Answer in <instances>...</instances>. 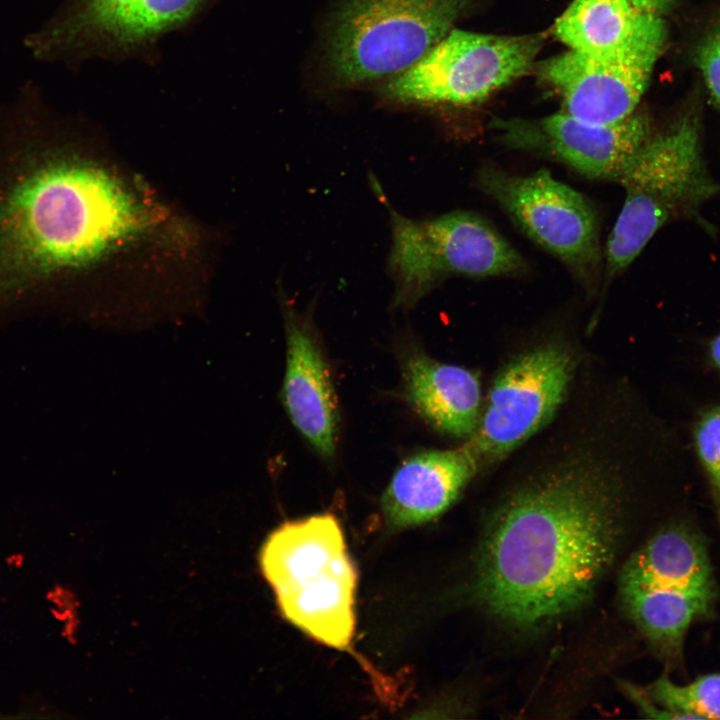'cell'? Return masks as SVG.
Here are the masks:
<instances>
[{
    "instance_id": "6da1fadb",
    "label": "cell",
    "mask_w": 720,
    "mask_h": 720,
    "mask_svg": "<svg viewBox=\"0 0 720 720\" xmlns=\"http://www.w3.org/2000/svg\"><path fill=\"white\" fill-rule=\"evenodd\" d=\"M581 447L538 471L498 510L477 559L475 593L494 615L536 625L587 599L614 554L624 466Z\"/></svg>"
},
{
    "instance_id": "7a4b0ae2",
    "label": "cell",
    "mask_w": 720,
    "mask_h": 720,
    "mask_svg": "<svg viewBox=\"0 0 720 720\" xmlns=\"http://www.w3.org/2000/svg\"><path fill=\"white\" fill-rule=\"evenodd\" d=\"M259 563L287 621L329 647L350 646L357 575L335 516L283 523L265 540Z\"/></svg>"
},
{
    "instance_id": "3957f363",
    "label": "cell",
    "mask_w": 720,
    "mask_h": 720,
    "mask_svg": "<svg viewBox=\"0 0 720 720\" xmlns=\"http://www.w3.org/2000/svg\"><path fill=\"white\" fill-rule=\"evenodd\" d=\"M618 181L625 199L605 248L606 282L625 270L664 224L696 218L720 192L704 159L698 114L686 111L652 133Z\"/></svg>"
},
{
    "instance_id": "277c9868",
    "label": "cell",
    "mask_w": 720,
    "mask_h": 720,
    "mask_svg": "<svg viewBox=\"0 0 720 720\" xmlns=\"http://www.w3.org/2000/svg\"><path fill=\"white\" fill-rule=\"evenodd\" d=\"M470 0H338L324 36V64L338 85L396 75L442 40Z\"/></svg>"
},
{
    "instance_id": "5b68a950",
    "label": "cell",
    "mask_w": 720,
    "mask_h": 720,
    "mask_svg": "<svg viewBox=\"0 0 720 720\" xmlns=\"http://www.w3.org/2000/svg\"><path fill=\"white\" fill-rule=\"evenodd\" d=\"M390 218L389 271L395 284V306L414 305L447 275H513L526 267L522 256L494 227L472 212L414 220L390 210Z\"/></svg>"
},
{
    "instance_id": "8992f818",
    "label": "cell",
    "mask_w": 720,
    "mask_h": 720,
    "mask_svg": "<svg viewBox=\"0 0 720 720\" xmlns=\"http://www.w3.org/2000/svg\"><path fill=\"white\" fill-rule=\"evenodd\" d=\"M541 35L499 36L451 29L418 61L382 89L386 99L406 105H468L526 73L542 44Z\"/></svg>"
},
{
    "instance_id": "52a82bcc",
    "label": "cell",
    "mask_w": 720,
    "mask_h": 720,
    "mask_svg": "<svg viewBox=\"0 0 720 720\" xmlns=\"http://www.w3.org/2000/svg\"><path fill=\"white\" fill-rule=\"evenodd\" d=\"M207 0H67L25 45L41 61L74 65L93 55L149 47L191 20Z\"/></svg>"
},
{
    "instance_id": "ba28073f",
    "label": "cell",
    "mask_w": 720,
    "mask_h": 720,
    "mask_svg": "<svg viewBox=\"0 0 720 720\" xmlns=\"http://www.w3.org/2000/svg\"><path fill=\"white\" fill-rule=\"evenodd\" d=\"M478 184L523 233L561 260L585 286L596 283L602 264L599 226L581 193L545 169L521 176L486 165L479 171Z\"/></svg>"
},
{
    "instance_id": "9c48e42d",
    "label": "cell",
    "mask_w": 720,
    "mask_h": 720,
    "mask_svg": "<svg viewBox=\"0 0 720 720\" xmlns=\"http://www.w3.org/2000/svg\"><path fill=\"white\" fill-rule=\"evenodd\" d=\"M573 358L557 343L540 345L497 375L474 433L475 453L499 458L538 431L563 401Z\"/></svg>"
},
{
    "instance_id": "30bf717a",
    "label": "cell",
    "mask_w": 720,
    "mask_h": 720,
    "mask_svg": "<svg viewBox=\"0 0 720 720\" xmlns=\"http://www.w3.org/2000/svg\"><path fill=\"white\" fill-rule=\"evenodd\" d=\"M667 39V27L616 54L569 51L545 61L540 74L562 96L564 113L596 124L633 115Z\"/></svg>"
},
{
    "instance_id": "8fae6325",
    "label": "cell",
    "mask_w": 720,
    "mask_h": 720,
    "mask_svg": "<svg viewBox=\"0 0 720 720\" xmlns=\"http://www.w3.org/2000/svg\"><path fill=\"white\" fill-rule=\"evenodd\" d=\"M497 127L513 148L549 156L591 178L617 181L652 135L649 120L640 114L615 124H596L562 112Z\"/></svg>"
},
{
    "instance_id": "7c38bea8",
    "label": "cell",
    "mask_w": 720,
    "mask_h": 720,
    "mask_svg": "<svg viewBox=\"0 0 720 720\" xmlns=\"http://www.w3.org/2000/svg\"><path fill=\"white\" fill-rule=\"evenodd\" d=\"M286 367L281 398L302 436L322 457H334L339 414L328 365L307 321L285 311Z\"/></svg>"
},
{
    "instance_id": "4fadbf2b",
    "label": "cell",
    "mask_w": 720,
    "mask_h": 720,
    "mask_svg": "<svg viewBox=\"0 0 720 720\" xmlns=\"http://www.w3.org/2000/svg\"><path fill=\"white\" fill-rule=\"evenodd\" d=\"M477 470L472 448L428 450L404 460L381 499L392 529L421 525L445 512Z\"/></svg>"
},
{
    "instance_id": "5bb4252c",
    "label": "cell",
    "mask_w": 720,
    "mask_h": 720,
    "mask_svg": "<svg viewBox=\"0 0 720 720\" xmlns=\"http://www.w3.org/2000/svg\"><path fill=\"white\" fill-rule=\"evenodd\" d=\"M674 0H574L554 24L572 50L616 54L666 25Z\"/></svg>"
},
{
    "instance_id": "9a60e30c",
    "label": "cell",
    "mask_w": 720,
    "mask_h": 720,
    "mask_svg": "<svg viewBox=\"0 0 720 720\" xmlns=\"http://www.w3.org/2000/svg\"><path fill=\"white\" fill-rule=\"evenodd\" d=\"M402 372L406 398L420 416L452 436L474 435L481 415V388L472 371L413 351Z\"/></svg>"
},
{
    "instance_id": "2e32d148",
    "label": "cell",
    "mask_w": 720,
    "mask_h": 720,
    "mask_svg": "<svg viewBox=\"0 0 720 720\" xmlns=\"http://www.w3.org/2000/svg\"><path fill=\"white\" fill-rule=\"evenodd\" d=\"M620 587H649L682 591L710 603L715 582L702 540L680 526L661 530L625 564Z\"/></svg>"
},
{
    "instance_id": "e0dca14e",
    "label": "cell",
    "mask_w": 720,
    "mask_h": 720,
    "mask_svg": "<svg viewBox=\"0 0 720 720\" xmlns=\"http://www.w3.org/2000/svg\"><path fill=\"white\" fill-rule=\"evenodd\" d=\"M624 606L639 628L655 642L676 644L691 622L711 603L694 595L664 588L620 587Z\"/></svg>"
},
{
    "instance_id": "ac0fdd59",
    "label": "cell",
    "mask_w": 720,
    "mask_h": 720,
    "mask_svg": "<svg viewBox=\"0 0 720 720\" xmlns=\"http://www.w3.org/2000/svg\"><path fill=\"white\" fill-rule=\"evenodd\" d=\"M650 690L654 700L675 718L720 719V674L703 675L686 685L663 675Z\"/></svg>"
},
{
    "instance_id": "d6986e66",
    "label": "cell",
    "mask_w": 720,
    "mask_h": 720,
    "mask_svg": "<svg viewBox=\"0 0 720 720\" xmlns=\"http://www.w3.org/2000/svg\"><path fill=\"white\" fill-rule=\"evenodd\" d=\"M693 435L696 453L720 520V405L706 410L699 417Z\"/></svg>"
},
{
    "instance_id": "ffe728a7",
    "label": "cell",
    "mask_w": 720,
    "mask_h": 720,
    "mask_svg": "<svg viewBox=\"0 0 720 720\" xmlns=\"http://www.w3.org/2000/svg\"><path fill=\"white\" fill-rule=\"evenodd\" d=\"M695 63L702 73L714 103L720 109V23L715 25L698 44Z\"/></svg>"
},
{
    "instance_id": "44dd1931",
    "label": "cell",
    "mask_w": 720,
    "mask_h": 720,
    "mask_svg": "<svg viewBox=\"0 0 720 720\" xmlns=\"http://www.w3.org/2000/svg\"><path fill=\"white\" fill-rule=\"evenodd\" d=\"M709 355L714 366L720 371V333L711 341Z\"/></svg>"
}]
</instances>
